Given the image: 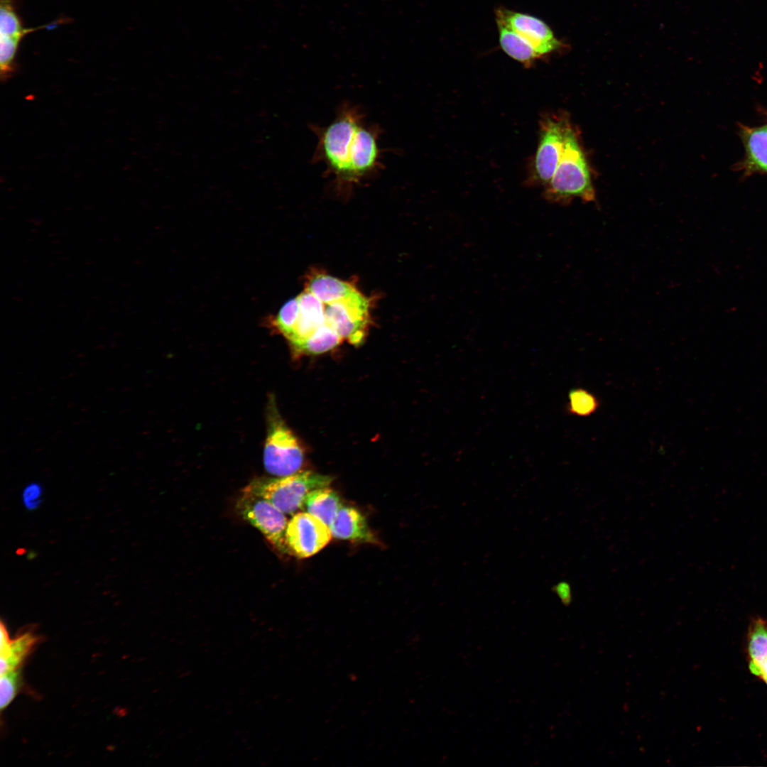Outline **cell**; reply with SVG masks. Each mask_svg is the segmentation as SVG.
Listing matches in <instances>:
<instances>
[{
  "instance_id": "cell-1",
  "label": "cell",
  "mask_w": 767,
  "mask_h": 767,
  "mask_svg": "<svg viewBox=\"0 0 767 767\" xmlns=\"http://www.w3.org/2000/svg\"><path fill=\"white\" fill-rule=\"evenodd\" d=\"M363 122L364 113L361 109L349 103H344L329 125L325 127L312 126L318 139L313 159L324 163L327 173L340 191L352 187L351 173L356 136Z\"/></svg>"
},
{
  "instance_id": "cell-2",
  "label": "cell",
  "mask_w": 767,
  "mask_h": 767,
  "mask_svg": "<svg viewBox=\"0 0 767 767\" xmlns=\"http://www.w3.org/2000/svg\"><path fill=\"white\" fill-rule=\"evenodd\" d=\"M545 187L546 199L554 202L565 204L577 197L584 202L596 199L587 159L570 124L566 130L562 156Z\"/></svg>"
},
{
  "instance_id": "cell-3",
  "label": "cell",
  "mask_w": 767,
  "mask_h": 767,
  "mask_svg": "<svg viewBox=\"0 0 767 767\" xmlns=\"http://www.w3.org/2000/svg\"><path fill=\"white\" fill-rule=\"evenodd\" d=\"M303 462L304 452L300 442L278 413L273 398H271L263 447L265 469L276 477H285L300 472Z\"/></svg>"
},
{
  "instance_id": "cell-4",
  "label": "cell",
  "mask_w": 767,
  "mask_h": 767,
  "mask_svg": "<svg viewBox=\"0 0 767 767\" xmlns=\"http://www.w3.org/2000/svg\"><path fill=\"white\" fill-rule=\"evenodd\" d=\"M332 481L330 476L300 471L285 477L256 479L246 488L269 501L285 514H290L303 507L310 491L328 486Z\"/></svg>"
},
{
  "instance_id": "cell-5",
  "label": "cell",
  "mask_w": 767,
  "mask_h": 767,
  "mask_svg": "<svg viewBox=\"0 0 767 767\" xmlns=\"http://www.w3.org/2000/svg\"><path fill=\"white\" fill-rule=\"evenodd\" d=\"M236 507L238 513L259 530L278 551L289 553L285 539L288 521L283 512L246 487L238 499Z\"/></svg>"
},
{
  "instance_id": "cell-6",
  "label": "cell",
  "mask_w": 767,
  "mask_h": 767,
  "mask_svg": "<svg viewBox=\"0 0 767 767\" xmlns=\"http://www.w3.org/2000/svg\"><path fill=\"white\" fill-rule=\"evenodd\" d=\"M325 305L326 323L343 339L354 345L361 343L369 322V300L357 290Z\"/></svg>"
},
{
  "instance_id": "cell-7",
  "label": "cell",
  "mask_w": 767,
  "mask_h": 767,
  "mask_svg": "<svg viewBox=\"0 0 767 767\" xmlns=\"http://www.w3.org/2000/svg\"><path fill=\"white\" fill-rule=\"evenodd\" d=\"M496 23L512 29L527 41L540 58L562 51L567 45L554 34L551 28L541 19L504 7L495 11Z\"/></svg>"
},
{
  "instance_id": "cell-8",
  "label": "cell",
  "mask_w": 767,
  "mask_h": 767,
  "mask_svg": "<svg viewBox=\"0 0 767 767\" xmlns=\"http://www.w3.org/2000/svg\"><path fill=\"white\" fill-rule=\"evenodd\" d=\"M331 538L329 526L306 511L297 513L290 519L285 533L288 553L300 558L318 553Z\"/></svg>"
},
{
  "instance_id": "cell-9",
  "label": "cell",
  "mask_w": 767,
  "mask_h": 767,
  "mask_svg": "<svg viewBox=\"0 0 767 767\" xmlns=\"http://www.w3.org/2000/svg\"><path fill=\"white\" fill-rule=\"evenodd\" d=\"M563 118H548L541 125L539 145L535 157V173L538 180L547 185L553 178L562 156L567 128Z\"/></svg>"
},
{
  "instance_id": "cell-10",
  "label": "cell",
  "mask_w": 767,
  "mask_h": 767,
  "mask_svg": "<svg viewBox=\"0 0 767 767\" xmlns=\"http://www.w3.org/2000/svg\"><path fill=\"white\" fill-rule=\"evenodd\" d=\"M739 136L744 148V158L734 165V170L744 176L756 173L767 174V126L739 125Z\"/></svg>"
},
{
  "instance_id": "cell-11",
  "label": "cell",
  "mask_w": 767,
  "mask_h": 767,
  "mask_svg": "<svg viewBox=\"0 0 767 767\" xmlns=\"http://www.w3.org/2000/svg\"><path fill=\"white\" fill-rule=\"evenodd\" d=\"M329 528L332 536L337 539L358 543L376 542L365 517L352 506H342Z\"/></svg>"
},
{
  "instance_id": "cell-12",
  "label": "cell",
  "mask_w": 767,
  "mask_h": 767,
  "mask_svg": "<svg viewBox=\"0 0 767 767\" xmlns=\"http://www.w3.org/2000/svg\"><path fill=\"white\" fill-rule=\"evenodd\" d=\"M746 648L750 672L767 685V621L754 619L749 626Z\"/></svg>"
},
{
  "instance_id": "cell-13",
  "label": "cell",
  "mask_w": 767,
  "mask_h": 767,
  "mask_svg": "<svg viewBox=\"0 0 767 767\" xmlns=\"http://www.w3.org/2000/svg\"><path fill=\"white\" fill-rule=\"evenodd\" d=\"M38 641V636L32 632L26 631L14 639H9L4 645L1 646V675L20 669Z\"/></svg>"
},
{
  "instance_id": "cell-14",
  "label": "cell",
  "mask_w": 767,
  "mask_h": 767,
  "mask_svg": "<svg viewBox=\"0 0 767 767\" xmlns=\"http://www.w3.org/2000/svg\"><path fill=\"white\" fill-rule=\"evenodd\" d=\"M342 506L336 491L327 486L310 491L305 496L303 507L306 512L330 526Z\"/></svg>"
},
{
  "instance_id": "cell-15",
  "label": "cell",
  "mask_w": 767,
  "mask_h": 767,
  "mask_svg": "<svg viewBox=\"0 0 767 767\" xmlns=\"http://www.w3.org/2000/svg\"><path fill=\"white\" fill-rule=\"evenodd\" d=\"M306 289L325 305L347 298L357 290L347 282L320 273L308 279Z\"/></svg>"
},
{
  "instance_id": "cell-16",
  "label": "cell",
  "mask_w": 767,
  "mask_h": 767,
  "mask_svg": "<svg viewBox=\"0 0 767 767\" xmlns=\"http://www.w3.org/2000/svg\"><path fill=\"white\" fill-rule=\"evenodd\" d=\"M496 24L500 46L508 56L526 65L540 58L533 47L518 33L504 25Z\"/></svg>"
},
{
  "instance_id": "cell-17",
  "label": "cell",
  "mask_w": 767,
  "mask_h": 767,
  "mask_svg": "<svg viewBox=\"0 0 767 767\" xmlns=\"http://www.w3.org/2000/svg\"><path fill=\"white\" fill-rule=\"evenodd\" d=\"M50 27L25 28L15 9V0L0 1V38L10 39L20 43L23 38L36 30Z\"/></svg>"
},
{
  "instance_id": "cell-18",
  "label": "cell",
  "mask_w": 767,
  "mask_h": 767,
  "mask_svg": "<svg viewBox=\"0 0 767 767\" xmlns=\"http://www.w3.org/2000/svg\"><path fill=\"white\" fill-rule=\"evenodd\" d=\"M343 339L327 323L294 347L297 352L319 354L338 346Z\"/></svg>"
},
{
  "instance_id": "cell-19",
  "label": "cell",
  "mask_w": 767,
  "mask_h": 767,
  "mask_svg": "<svg viewBox=\"0 0 767 767\" xmlns=\"http://www.w3.org/2000/svg\"><path fill=\"white\" fill-rule=\"evenodd\" d=\"M297 299L300 319L315 330L326 324L325 304L315 295L306 289Z\"/></svg>"
},
{
  "instance_id": "cell-20",
  "label": "cell",
  "mask_w": 767,
  "mask_h": 767,
  "mask_svg": "<svg viewBox=\"0 0 767 767\" xmlns=\"http://www.w3.org/2000/svg\"><path fill=\"white\" fill-rule=\"evenodd\" d=\"M597 396L583 388H575L568 394L567 410L568 413L587 417L594 413L599 407Z\"/></svg>"
},
{
  "instance_id": "cell-21",
  "label": "cell",
  "mask_w": 767,
  "mask_h": 767,
  "mask_svg": "<svg viewBox=\"0 0 767 767\" xmlns=\"http://www.w3.org/2000/svg\"><path fill=\"white\" fill-rule=\"evenodd\" d=\"M298 316L299 305L297 298H295L283 305L271 323L288 339L295 329Z\"/></svg>"
},
{
  "instance_id": "cell-22",
  "label": "cell",
  "mask_w": 767,
  "mask_h": 767,
  "mask_svg": "<svg viewBox=\"0 0 767 767\" xmlns=\"http://www.w3.org/2000/svg\"><path fill=\"white\" fill-rule=\"evenodd\" d=\"M21 682L20 669L9 671L1 675L0 680V707L1 710L7 707L16 697Z\"/></svg>"
},
{
  "instance_id": "cell-23",
  "label": "cell",
  "mask_w": 767,
  "mask_h": 767,
  "mask_svg": "<svg viewBox=\"0 0 767 767\" xmlns=\"http://www.w3.org/2000/svg\"><path fill=\"white\" fill-rule=\"evenodd\" d=\"M41 488L38 484H31L24 490L23 497L28 509L36 508L40 502Z\"/></svg>"
},
{
  "instance_id": "cell-24",
  "label": "cell",
  "mask_w": 767,
  "mask_h": 767,
  "mask_svg": "<svg viewBox=\"0 0 767 767\" xmlns=\"http://www.w3.org/2000/svg\"><path fill=\"white\" fill-rule=\"evenodd\" d=\"M552 591L555 593L565 606H567L572 603V588L567 582H559L552 587Z\"/></svg>"
},
{
  "instance_id": "cell-25",
  "label": "cell",
  "mask_w": 767,
  "mask_h": 767,
  "mask_svg": "<svg viewBox=\"0 0 767 767\" xmlns=\"http://www.w3.org/2000/svg\"><path fill=\"white\" fill-rule=\"evenodd\" d=\"M766 115H767V114H766ZM766 121H767V118H766ZM766 126H767V123H766Z\"/></svg>"
}]
</instances>
